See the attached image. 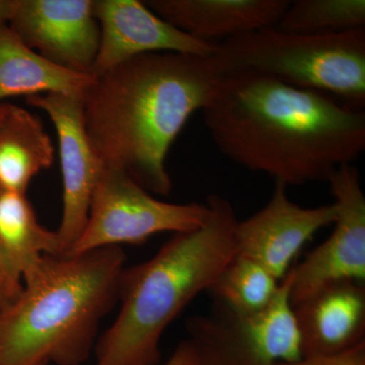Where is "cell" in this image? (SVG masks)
I'll use <instances>...</instances> for the list:
<instances>
[{
	"label": "cell",
	"mask_w": 365,
	"mask_h": 365,
	"mask_svg": "<svg viewBox=\"0 0 365 365\" xmlns=\"http://www.w3.org/2000/svg\"><path fill=\"white\" fill-rule=\"evenodd\" d=\"M218 151L285 186L329 182L365 150V112L251 71L225 74L202 110Z\"/></svg>",
	"instance_id": "6da1fadb"
},
{
	"label": "cell",
	"mask_w": 365,
	"mask_h": 365,
	"mask_svg": "<svg viewBox=\"0 0 365 365\" xmlns=\"http://www.w3.org/2000/svg\"><path fill=\"white\" fill-rule=\"evenodd\" d=\"M223 76L213 56L153 52L95 78L81 102L86 132L105 167L153 195H169L170 146Z\"/></svg>",
	"instance_id": "7a4b0ae2"
},
{
	"label": "cell",
	"mask_w": 365,
	"mask_h": 365,
	"mask_svg": "<svg viewBox=\"0 0 365 365\" xmlns=\"http://www.w3.org/2000/svg\"><path fill=\"white\" fill-rule=\"evenodd\" d=\"M205 203L202 225L174 234L150 260L123 269L119 313L96 343V365L160 364L163 332L192 300L209 292L234 258V206L218 194Z\"/></svg>",
	"instance_id": "3957f363"
},
{
	"label": "cell",
	"mask_w": 365,
	"mask_h": 365,
	"mask_svg": "<svg viewBox=\"0 0 365 365\" xmlns=\"http://www.w3.org/2000/svg\"><path fill=\"white\" fill-rule=\"evenodd\" d=\"M126 254L105 247L45 255L18 299L0 312V365H81L118 304Z\"/></svg>",
	"instance_id": "277c9868"
},
{
	"label": "cell",
	"mask_w": 365,
	"mask_h": 365,
	"mask_svg": "<svg viewBox=\"0 0 365 365\" xmlns=\"http://www.w3.org/2000/svg\"><path fill=\"white\" fill-rule=\"evenodd\" d=\"M212 55L223 74L251 71L287 85L365 105V28L311 35L276 26L216 44Z\"/></svg>",
	"instance_id": "5b68a950"
},
{
	"label": "cell",
	"mask_w": 365,
	"mask_h": 365,
	"mask_svg": "<svg viewBox=\"0 0 365 365\" xmlns=\"http://www.w3.org/2000/svg\"><path fill=\"white\" fill-rule=\"evenodd\" d=\"M289 292L287 273L272 302L260 312L240 313L215 302L210 314L188 319L195 365H276L302 359Z\"/></svg>",
	"instance_id": "8992f818"
},
{
	"label": "cell",
	"mask_w": 365,
	"mask_h": 365,
	"mask_svg": "<svg viewBox=\"0 0 365 365\" xmlns=\"http://www.w3.org/2000/svg\"><path fill=\"white\" fill-rule=\"evenodd\" d=\"M206 203L158 200L121 170L105 167L93 190L88 220L66 256L120 245H141L162 232H189L208 216Z\"/></svg>",
	"instance_id": "52a82bcc"
},
{
	"label": "cell",
	"mask_w": 365,
	"mask_h": 365,
	"mask_svg": "<svg viewBox=\"0 0 365 365\" xmlns=\"http://www.w3.org/2000/svg\"><path fill=\"white\" fill-rule=\"evenodd\" d=\"M328 182L335 200L334 230L288 272L292 307L335 283H364L365 196L359 170L353 165H341Z\"/></svg>",
	"instance_id": "ba28073f"
},
{
	"label": "cell",
	"mask_w": 365,
	"mask_h": 365,
	"mask_svg": "<svg viewBox=\"0 0 365 365\" xmlns=\"http://www.w3.org/2000/svg\"><path fill=\"white\" fill-rule=\"evenodd\" d=\"M26 103L47 113L58 136L63 178V213L57 230L66 256L88 220L93 190L105 169L86 132L81 98L45 93L26 98Z\"/></svg>",
	"instance_id": "9c48e42d"
},
{
	"label": "cell",
	"mask_w": 365,
	"mask_h": 365,
	"mask_svg": "<svg viewBox=\"0 0 365 365\" xmlns=\"http://www.w3.org/2000/svg\"><path fill=\"white\" fill-rule=\"evenodd\" d=\"M7 24L52 63L91 76L101 38L93 0H16Z\"/></svg>",
	"instance_id": "30bf717a"
},
{
	"label": "cell",
	"mask_w": 365,
	"mask_h": 365,
	"mask_svg": "<svg viewBox=\"0 0 365 365\" xmlns=\"http://www.w3.org/2000/svg\"><path fill=\"white\" fill-rule=\"evenodd\" d=\"M287 186L275 182L267 204L235 228L237 253L260 264L282 280L307 242L322 228L333 225L332 204L302 207L290 200Z\"/></svg>",
	"instance_id": "8fae6325"
},
{
	"label": "cell",
	"mask_w": 365,
	"mask_h": 365,
	"mask_svg": "<svg viewBox=\"0 0 365 365\" xmlns=\"http://www.w3.org/2000/svg\"><path fill=\"white\" fill-rule=\"evenodd\" d=\"M101 38L91 76L98 78L127 60L153 52L212 56L217 46L182 32L137 0H93Z\"/></svg>",
	"instance_id": "7c38bea8"
},
{
	"label": "cell",
	"mask_w": 365,
	"mask_h": 365,
	"mask_svg": "<svg viewBox=\"0 0 365 365\" xmlns=\"http://www.w3.org/2000/svg\"><path fill=\"white\" fill-rule=\"evenodd\" d=\"M292 307L302 357L332 356L365 342L364 283L329 285Z\"/></svg>",
	"instance_id": "4fadbf2b"
},
{
	"label": "cell",
	"mask_w": 365,
	"mask_h": 365,
	"mask_svg": "<svg viewBox=\"0 0 365 365\" xmlns=\"http://www.w3.org/2000/svg\"><path fill=\"white\" fill-rule=\"evenodd\" d=\"M163 20L205 43L276 26L289 0H148Z\"/></svg>",
	"instance_id": "5bb4252c"
},
{
	"label": "cell",
	"mask_w": 365,
	"mask_h": 365,
	"mask_svg": "<svg viewBox=\"0 0 365 365\" xmlns=\"http://www.w3.org/2000/svg\"><path fill=\"white\" fill-rule=\"evenodd\" d=\"M93 76L52 63L0 23V103L7 98L62 93L83 98Z\"/></svg>",
	"instance_id": "9a60e30c"
},
{
	"label": "cell",
	"mask_w": 365,
	"mask_h": 365,
	"mask_svg": "<svg viewBox=\"0 0 365 365\" xmlns=\"http://www.w3.org/2000/svg\"><path fill=\"white\" fill-rule=\"evenodd\" d=\"M45 255L63 256L57 232L41 225L26 194H0V271L23 283Z\"/></svg>",
	"instance_id": "2e32d148"
},
{
	"label": "cell",
	"mask_w": 365,
	"mask_h": 365,
	"mask_svg": "<svg viewBox=\"0 0 365 365\" xmlns=\"http://www.w3.org/2000/svg\"><path fill=\"white\" fill-rule=\"evenodd\" d=\"M54 146L37 116L11 105L0 120V194H26L54 162Z\"/></svg>",
	"instance_id": "e0dca14e"
},
{
	"label": "cell",
	"mask_w": 365,
	"mask_h": 365,
	"mask_svg": "<svg viewBox=\"0 0 365 365\" xmlns=\"http://www.w3.org/2000/svg\"><path fill=\"white\" fill-rule=\"evenodd\" d=\"M280 282L260 264L237 253L209 292L216 304L240 313H257L270 304Z\"/></svg>",
	"instance_id": "ac0fdd59"
},
{
	"label": "cell",
	"mask_w": 365,
	"mask_h": 365,
	"mask_svg": "<svg viewBox=\"0 0 365 365\" xmlns=\"http://www.w3.org/2000/svg\"><path fill=\"white\" fill-rule=\"evenodd\" d=\"M276 28L290 33L326 35L365 28L364 0L290 1Z\"/></svg>",
	"instance_id": "d6986e66"
},
{
	"label": "cell",
	"mask_w": 365,
	"mask_h": 365,
	"mask_svg": "<svg viewBox=\"0 0 365 365\" xmlns=\"http://www.w3.org/2000/svg\"><path fill=\"white\" fill-rule=\"evenodd\" d=\"M276 365H365V342L332 356L302 357L299 360Z\"/></svg>",
	"instance_id": "ffe728a7"
},
{
	"label": "cell",
	"mask_w": 365,
	"mask_h": 365,
	"mask_svg": "<svg viewBox=\"0 0 365 365\" xmlns=\"http://www.w3.org/2000/svg\"><path fill=\"white\" fill-rule=\"evenodd\" d=\"M23 287V283L14 282L0 271V312L11 306L18 299Z\"/></svg>",
	"instance_id": "44dd1931"
},
{
	"label": "cell",
	"mask_w": 365,
	"mask_h": 365,
	"mask_svg": "<svg viewBox=\"0 0 365 365\" xmlns=\"http://www.w3.org/2000/svg\"><path fill=\"white\" fill-rule=\"evenodd\" d=\"M195 354L188 340L182 341L165 365H195Z\"/></svg>",
	"instance_id": "7402d4cb"
},
{
	"label": "cell",
	"mask_w": 365,
	"mask_h": 365,
	"mask_svg": "<svg viewBox=\"0 0 365 365\" xmlns=\"http://www.w3.org/2000/svg\"><path fill=\"white\" fill-rule=\"evenodd\" d=\"M16 0H0V23H9L13 16Z\"/></svg>",
	"instance_id": "603a6c76"
},
{
	"label": "cell",
	"mask_w": 365,
	"mask_h": 365,
	"mask_svg": "<svg viewBox=\"0 0 365 365\" xmlns=\"http://www.w3.org/2000/svg\"><path fill=\"white\" fill-rule=\"evenodd\" d=\"M11 107V104H9V103H0V120H1L2 118L4 117V115H6V113L9 111Z\"/></svg>",
	"instance_id": "cb8c5ba5"
}]
</instances>
